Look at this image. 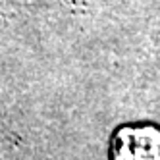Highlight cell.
Returning a JSON list of instances; mask_svg holds the SVG:
<instances>
[{"mask_svg": "<svg viewBox=\"0 0 160 160\" xmlns=\"http://www.w3.org/2000/svg\"><path fill=\"white\" fill-rule=\"evenodd\" d=\"M110 160H160V129L154 125H123L110 139Z\"/></svg>", "mask_w": 160, "mask_h": 160, "instance_id": "obj_1", "label": "cell"}]
</instances>
